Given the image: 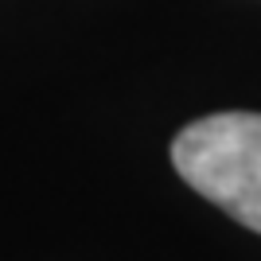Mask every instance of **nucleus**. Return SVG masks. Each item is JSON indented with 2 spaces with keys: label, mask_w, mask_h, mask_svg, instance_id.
<instances>
[{
  "label": "nucleus",
  "mask_w": 261,
  "mask_h": 261,
  "mask_svg": "<svg viewBox=\"0 0 261 261\" xmlns=\"http://www.w3.org/2000/svg\"><path fill=\"white\" fill-rule=\"evenodd\" d=\"M172 164L187 187L261 234V113L199 117L172 141Z\"/></svg>",
  "instance_id": "nucleus-1"
}]
</instances>
